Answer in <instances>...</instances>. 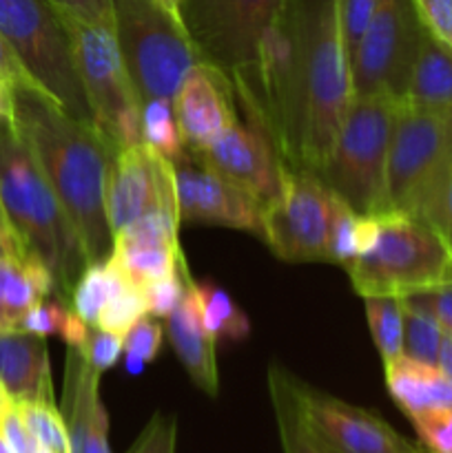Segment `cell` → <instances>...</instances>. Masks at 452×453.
<instances>
[{"label": "cell", "mask_w": 452, "mask_h": 453, "mask_svg": "<svg viewBox=\"0 0 452 453\" xmlns=\"http://www.w3.org/2000/svg\"><path fill=\"white\" fill-rule=\"evenodd\" d=\"M13 131L34 153L80 234L89 264L113 250L106 219V181L118 150L91 122L66 113L44 93L16 88Z\"/></svg>", "instance_id": "1"}, {"label": "cell", "mask_w": 452, "mask_h": 453, "mask_svg": "<svg viewBox=\"0 0 452 453\" xmlns=\"http://www.w3.org/2000/svg\"><path fill=\"white\" fill-rule=\"evenodd\" d=\"M297 60L282 155L317 175L353 104V75L337 0H292Z\"/></svg>", "instance_id": "2"}, {"label": "cell", "mask_w": 452, "mask_h": 453, "mask_svg": "<svg viewBox=\"0 0 452 453\" xmlns=\"http://www.w3.org/2000/svg\"><path fill=\"white\" fill-rule=\"evenodd\" d=\"M0 202L27 252L51 273L56 296L65 299L89 265L80 234L12 127H0Z\"/></svg>", "instance_id": "3"}, {"label": "cell", "mask_w": 452, "mask_h": 453, "mask_svg": "<svg viewBox=\"0 0 452 453\" xmlns=\"http://www.w3.org/2000/svg\"><path fill=\"white\" fill-rule=\"evenodd\" d=\"M403 100L355 97L317 177L359 215L388 211V155Z\"/></svg>", "instance_id": "4"}, {"label": "cell", "mask_w": 452, "mask_h": 453, "mask_svg": "<svg viewBox=\"0 0 452 453\" xmlns=\"http://www.w3.org/2000/svg\"><path fill=\"white\" fill-rule=\"evenodd\" d=\"M346 273L362 299H403L452 281V255L428 221L401 211H384L377 215L372 243Z\"/></svg>", "instance_id": "5"}, {"label": "cell", "mask_w": 452, "mask_h": 453, "mask_svg": "<svg viewBox=\"0 0 452 453\" xmlns=\"http://www.w3.org/2000/svg\"><path fill=\"white\" fill-rule=\"evenodd\" d=\"M75 69L93 122L115 150L142 144V96L120 51L113 22L66 18Z\"/></svg>", "instance_id": "6"}, {"label": "cell", "mask_w": 452, "mask_h": 453, "mask_svg": "<svg viewBox=\"0 0 452 453\" xmlns=\"http://www.w3.org/2000/svg\"><path fill=\"white\" fill-rule=\"evenodd\" d=\"M452 171V109L401 104L388 155V211L424 219Z\"/></svg>", "instance_id": "7"}, {"label": "cell", "mask_w": 452, "mask_h": 453, "mask_svg": "<svg viewBox=\"0 0 452 453\" xmlns=\"http://www.w3.org/2000/svg\"><path fill=\"white\" fill-rule=\"evenodd\" d=\"M0 34L51 100L74 118L96 124L75 69L69 31L49 0H0Z\"/></svg>", "instance_id": "8"}, {"label": "cell", "mask_w": 452, "mask_h": 453, "mask_svg": "<svg viewBox=\"0 0 452 453\" xmlns=\"http://www.w3.org/2000/svg\"><path fill=\"white\" fill-rule=\"evenodd\" d=\"M113 29L142 102L173 100L191 71L202 62L186 31L153 0H111Z\"/></svg>", "instance_id": "9"}, {"label": "cell", "mask_w": 452, "mask_h": 453, "mask_svg": "<svg viewBox=\"0 0 452 453\" xmlns=\"http://www.w3.org/2000/svg\"><path fill=\"white\" fill-rule=\"evenodd\" d=\"M286 0H184L182 22L202 62L229 78L255 69L257 49Z\"/></svg>", "instance_id": "10"}, {"label": "cell", "mask_w": 452, "mask_h": 453, "mask_svg": "<svg viewBox=\"0 0 452 453\" xmlns=\"http://www.w3.org/2000/svg\"><path fill=\"white\" fill-rule=\"evenodd\" d=\"M233 87L238 93L239 118L198 153L264 208L277 197L282 168L288 162L279 153L253 88L242 78H233Z\"/></svg>", "instance_id": "11"}, {"label": "cell", "mask_w": 452, "mask_h": 453, "mask_svg": "<svg viewBox=\"0 0 452 453\" xmlns=\"http://www.w3.org/2000/svg\"><path fill=\"white\" fill-rule=\"evenodd\" d=\"M421 31L424 25L412 0H377L375 13L350 56L353 100L379 93L403 100Z\"/></svg>", "instance_id": "12"}, {"label": "cell", "mask_w": 452, "mask_h": 453, "mask_svg": "<svg viewBox=\"0 0 452 453\" xmlns=\"http://www.w3.org/2000/svg\"><path fill=\"white\" fill-rule=\"evenodd\" d=\"M332 193L315 173L284 164L279 193L261 208L264 243L284 261H328Z\"/></svg>", "instance_id": "13"}, {"label": "cell", "mask_w": 452, "mask_h": 453, "mask_svg": "<svg viewBox=\"0 0 452 453\" xmlns=\"http://www.w3.org/2000/svg\"><path fill=\"white\" fill-rule=\"evenodd\" d=\"M171 164L180 224H217L264 237L260 202L215 171L198 150L186 149Z\"/></svg>", "instance_id": "14"}, {"label": "cell", "mask_w": 452, "mask_h": 453, "mask_svg": "<svg viewBox=\"0 0 452 453\" xmlns=\"http://www.w3.org/2000/svg\"><path fill=\"white\" fill-rule=\"evenodd\" d=\"M149 212L177 215L175 173L171 159L142 142L115 153L106 181V219L115 234Z\"/></svg>", "instance_id": "15"}, {"label": "cell", "mask_w": 452, "mask_h": 453, "mask_svg": "<svg viewBox=\"0 0 452 453\" xmlns=\"http://www.w3.org/2000/svg\"><path fill=\"white\" fill-rule=\"evenodd\" d=\"M297 396L317 441L328 453H417L419 445L394 432L384 418L363 407L297 380Z\"/></svg>", "instance_id": "16"}, {"label": "cell", "mask_w": 452, "mask_h": 453, "mask_svg": "<svg viewBox=\"0 0 452 453\" xmlns=\"http://www.w3.org/2000/svg\"><path fill=\"white\" fill-rule=\"evenodd\" d=\"M177 124L186 149L199 150L211 144L239 118L238 93L224 71L199 62L173 97Z\"/></svg>", "instance_id": "17"}, {"label": "cell", "mask_w": 452, "mask_h": 453, "mask_svg": "<svg viewBox=\"0 0 452 453\" xmlns=\"http://www.w3.org/2000/svg\"><path fill=\"white\" fill-rule=\"evenodd\" d=\"M100 376L82 349L69 348L60 411L69 432L71 453H111L109 416L100 396Z\"/></svg>", "instance_id": "18"}, {"label": "cell", "mask_w": 452, "mask_h": 453, "mask_svg": "<svg viewBox=\"0 0 452 453\" xmlns=\"http://www.w3.org/2000/svg\"><path fill=\"white\" fill-rule=\"evenodd\" d=\"M168 341L180 358L195 388L202 389L207 396L215 398L220 392V374H217V341L207 332L202 323L198 283L191 279L186 296L177 305L175 312L167 319L164 326Z\"/></svg>", "instance_id": "19"}, {"label": "cell", "mask_w": 452, "mask_h": 453, "mask_svg": "<svg viewBox=\"0 0 452 453\" xmlns=\"http://www.w3.org/2000/svg\"><path fill=\"white\" fill-rule=\"evenodd\" d=\"M0 383L13 403H56L43 336L22 330L0 332Z\"/></svg>", "instance_id": "20"}, {"label": "cell", "mask_w": 452, "mask_h": 453, "mask_svg": "<svg viewBox=\"0 0 452 453\" xmlns=\"http://www.w3.org/2000/svg\"><path fill=\"white\" fill-rule=\"evenodd\" d=\"M384 376L388 394L408 418L433 410H452V380L439 365L401 354L384 363Z\"/></svg>", "instance_id": "21"}, {"label": "cell", "mask_w": 452, "mask_h": 453, "mask_svg": "<svg viewBox=\"0 0 452 453\" xmlns=\"http://www.w3.org/2000/svg\"><path fill=\"white\" fill-rule=\"evenodd\" d=\"M49 296H56V283L35 257L0 259V332L20 330L25 314Z\"/></svg>", "instance_id": "22"}, {"label": "cell", "mask_w": 452, "mask_h": 453, "mask_svg": "<svg viewBox=\"0 0 452 453\" xmlns=\"http://www.w3.org/2000/svg\"><path fill=\"white\" fill-rule=\"evenodd\" d=\"M403 104L452 109V51L430 31H421Z\"/></svg>", "instance_id": "23"}, {"label": "cell", "mask_w": 452, "mask_h": 453, "mask_svg": "<svg viewBox=\"0 0 452 453\" xmlns=\"http://www.w3.org/2000/svg\"><path fill=\"white\" fill-rule=\"evenodd\" d=\"M269 394L282 453H328L326 447L317 441L310 425L306 423L304 410L297 396L295 376L282 365H270Z\"/></svg>", "instance_id": "24"}, {"label": "cell", "mask_w": 452, "mask_h": 453, "mask_svg": "<svg viewBox=\"0 0 452 453\" xmlns=\"http://www.w3.org/2000/svg\"><path fill=\"white\" fill-rule=\"evenodd\" d=\"M109 259L133 286L142 288V290L149 283L177 273L186 265L180 246L137 242V239L127 237H113V250H111Z\"/></svg>", "instance_id": "25"}, {"label": "cell", "mask_w": 452, "mask_h": 453, "mask_svg": "<svg viewBox=\"0 0 452 453\" xmlns=\"http://www.w3.org/2000/svg\"><path fill=\"white\" fill-rule=\"evenodd\" d=\"M20 330L43 336V339L58 336L66 348L82 349L89 339V332H91V326L84 319H80L78 312L65 299L49 296V299L40 301L38 305H34L25 314Z\"/></svg>", "instance_id": "26"}, {"label": "cell", "mask_w": 452, "mask_h": 453, "mask_svg": "<svg viewBox=\"0 0 452 453\" xmlns=\"http://www.w3.org/2000/svg\"><path fill=\"white\" fill-rule=\"evenodd\" d=\"M127 281L129 279L115 268V264L111 259L89 264L84 268V273L80 274L78 281H75L74 290H71V308L89 326L96 327V321L102 314V310H105V305L109 303L111 296Z\"/></svg>", "instance_id": "27"}, {"label": "cell", "mask_w": 452, "mask_h": 453, "mask_svg": "<svg viewBox=\"0 0 452 453\" xmlns=\"http://www.w3.org/2000/svg\"><path fill=\"white\" fill-rule=\"evenodd\" d=\"M199 308H202V323L208 334L215 341H239L251 336V321L246 312L233 301V296L213 281L198 283Z\"/></svg>", "instance_id": "28"}, {"label": "cell", "mask_w": 452, "mask_h": 453, "mask_svg": "<svg viewBox=\"0 0 452 453\" xmlns=\"http://www.w3.org/2000/svg\"><path fill=\"white\" fill-rule=\"evenodd\" d=\"M366 321L381 363L403 354V301L397 296H368Z\"/></svg>", "instance_id": "29"}, {"label": "cell", "mask_w": 452, "mask_h": 453, "mask_svg": "<svg viewBox=\"0 0 452 453\" xmlns=\"http://www.w3.org/2000/svg\"><path fill=\"white\" fill-rule=\"evenodd\" d=\"M142 140L149 149L167 159H175L186 150L180 124H177L173 100L151 97L142 104Z\"/></svg>", "instance_id": "30"}, {"label": "cell", "mask_w": 452, "mask_h": 453, "mask_svg": "<svg viewBox=\"0 0 452 453\" xmlns=\"http://www.w3.org/2000/svg\"><path fill=\"white\" fill-rule=\"evenodd\" d=\"M441 339V323L428 310L403 301V354L415 361L437 365Z\"/></svg>", "instance_id": "31"}, {"label": "cell", "mask_w": 452, "mask_h": 453, "mask_svg": "<svg viewBox=\"0 0 452 453\" xmlns=\"http://www.w3.org/2000/svg\"><path fill=\"white\" fill-rule=\"evenodd\" d=\"M38 447L51 453H71L69 432L56 403H16Z\"/></svg>", "instance_id": "32"}, {"label": "cell", "mask_w": 452, "mask_h": 453, "mask_svg": "<svg viewBox=\"0 0 452 453\" xmlns=\"http://www.w3.org/2000/svg\"><path fill=\"white\" fill-rule=\"evenodd\" d=\"M146 314H149V308H146L144 290L127 281L105 305L102 314L97 317L96 327L124 339V334Z\"/></svg>", "instance_id": "33"}, {"label": "cell", "mask_w": 452, "mask_h": 453, "mask_svg": "<svg viewBox=\"0 0 452 453\" xmlns=\"http://www.w3.org/2000/svg\"><path fill=\"white\" fill-rule=\"evenodd\" d=\"M191 283V273L189 268H182L177 273L167 274V277L158 279V281L149 283L144 288L146 296V308L149 314L155 319H168L177 310V305L182 303V299L186 296Z\"/></svg>", "instance_id": "34"}, {"label": "cell", "mask_w": 452, "mask_h": 453, "mask_svg": "<svg viewBox=\"0 0 452 453\" xmlns=\"http://www.w3.org/2000/svg\"><path fill=\"white\" fill-rule=\"evenodd\" d=\"M421 447L430 453H452V410H433L410 418Z\"/></svg>", "instance_id": "35"}, {"label": "cell", "mask_w": 452, "mask_h": 453, "mask_svg": "<svg viewBox=\"0 0 452 453\" xmlns=\"http://www.w3.org/2000/svg\"><path fill=\"white\" fill-rule=\"evenodd\" d=\"M177 447V420L167 414H153L131 449L127 453H175Z\"/></svg>", "instance_id": "36"}, {"label": "cell", "mask_w": 452, "mask_h": 453, "mask_svg": "<svg viewBox=\"0 0 452 453\" xmlns=\"http://www.w3.org/2000/svg\"><path fill=\"white\" fill-rule=\"evenodd\" d=\"M375 7L377 0H337V16H339V29L348 60L362 40L363 31L375 13Z\"/></svg>", "instance_id": "37"}, {"label": "cell", "mask_w": 452, "mask_h": 453, "mask_svg": "<svg viewBox=\"0 0 452 453\" xmlns=\"http://www.w3.org/2000/svg\"><path fill=\"white\" fill-rule=\"evenodd\" d=\"M164 326L155 321V317L146 314L131 330L124 334V352L137 354L146 363H153L162 354Z\"/></svg>", "instance_id": "38"}, {"label": "cell", "mask_w": 452, "mask_h": 453, "mask_svg": "<svg viewBox=\"0 0 452 453\" xmlns=\"http://www.w3.org/2000/svg\"><path fill=\"white\" fill-rule=\"evenodd\" d=\"M82 352L87 361L93 365V370L105 374V372L113 370L118 365L120 357L124 354V339L118 334H111V332L100 330V327H91Z\"/></svg>", "instance_id": "39"}, {"label": "cell", "mask_w": 452, "mask_h": 453, "mask_svg": "<svg viewBox=\"0 0 452 453\" xmlns=\"http://www.w3.org/2000/svg\"><path fill=\"white\" fill-rule=\"evenodd\" d=\"M425 31L452 51V0H412Z\"/></svg>", "instance_id": "40"}, {"label": "cell", "mask_w": 452, "mask_h": 453, "mask_svg": "<svg viewBox=\"0 0 452 453\" xmlns=\"http://www.w3.org/2000/svg\"><path fill=\"white\" fill-rule=\"evenodd\" d=\"M403 301L428 310L441 323L443 330H452V281L428 288V290L415 292L410 296H403Z\"/></svg>", "instance_id": "41"}, {"label": "cell", "mask_w": 452, "mask_h": 453, "mask_svg": "<svg viewBox=\"0 0 452 453\" xmlns=\"http://www.w3.org/2000/svg\"><path fill=\"white\" fill-rule=\"evenodd\" d=\"M0 434H3L13 453H35V449H38V442L34 441L31 432L27 429L16 403H12L0 414Z\"/></svg>", "instance_id": "42"}, {"label": "cell", "mask_w": 452, "mask_h": 453, "mask_svg": "<svg viewBox=\"0 0 452 453\" xmlns=\"http://www.w3.org/2000/svg\"><path fill=\"white\" fill-rule=\"evenodd\" d=\"M0 80H4L13 91H16V88H27V91L44 93L43 88L38 87V82L31 78L29 71L25 69V65H22L20 58L16 56V51H13L12 44L4 40L3 34H0ZM44 96H47V93H44Z\"/></svg>", "instance_id": "43"}, {"label": "cell", "mask_w": 452, "mask_h": 453, "mask_svg": "<svg viewBox=\"0 0 452 453\" xmlns=\"http://www.w3.org/2000/svg\"><path fill=\"white\" fill-rule=\"evenodd\" d=\"M424 221H428L441 239L446 242L448 250L452 255V171L448 175L446 184L441 186L439 195L434 197L433 206L428 208V212L424 215Z\"/></svg>", "instance_id": "44"}, {"label": "cell", "mask_w": 452, "mask_h": 453, "mask_svg": "<svg viewBox=\"0 0 452 453\" xmlns=\"http://www.w3.org/2000/svg\"><path fill=\"white\" fill-rule=\"evenodd\" d=\"M60 16L84 22H113L111 0H49Z\"/></svg>", "instance_id": "45"}, {"label": "cell", "mask_w": 452, "mask_h": 453, "mask_svg": "<svg viewBox=\"0 0 452 453\" xmlns=\"http://www.w3.org/2000/svg\"><path fill=\"white\" fill-rule=\"evenodd\" d=\"M29 255L22 243V239L18 237L16 228L9 221L7 211H4L3 202H0V259H7V257H25Z\"/></svg>", "instance_id": "46"}, {"label": "cell", "mask_w": 452, "mask_h": 453, "mask_svg": "<svg viewBox=\"0 0 452 453\" xmlns=\"http://www.w3.org/2000/svg\"><path fill=\"white\" fill-rule=\"evenodd\" d=\"M16 119V96L4 80H0V127H13Z\"/></svg>", "instance_id": "47"}, {"label": "cell", "mask_w": 452, "mask_h": 453, "mask_svg": "<svg viewBox=\"0 0 452 453\" xmlns=\"http://www.w3.org/2000/svg\"><path fill=\"white\" fill-rule=\"evenodd\" d=\"M439 370L452 380V330H443L441 348H439Z\"/></svg>", "instance_id": "48"}, {"label": "cell", "mask_w": 452, "mask_h": 453, "mask_svg": "<svg viewBox=\"0 0 452 453\" xmlns=\"http://www.w3.org/2000/svg\"><path fill=\"white\" fill-rule=\"evenodd\" d=\"M153 3L158 4L175 25H180L182 29H184V22H182V4H184V0H153Z\"/></svg>", "instance_id": "49"}, {"label": "cell", "mask_w": 452, "mask_h": 453, "mask_svg": "<svg viewBox=\"0 0 452 453\" xmlns=\"http://www.w3.org/2000/svg\"><path fill=\"white\" fill-rule=\"evenodd\" d=\"M122 357H124V367H127L129 374L137 376V374H142V372H144V365H146L144 358L137 357V354H131V352H124Z\"/></svg>", "instance_id": "50"}, {"label": "cell", "mask_w": 452, "mask_h": 453, "mask_svg": "<svg viewBox=\"0 0 452 453\" xmlns=\"http://www.w3.org/2000/svg\"><path fill=\"white\" fill-rule=\"evenodd\" d=\"M12 398H9V394H7V389L3 388V383H0V414H3L4 410H7L9 405H12Z\"/></svg>", "instance_id": "51"}, {"label": "cell", "mask_w": 452, "mask_h": 453, "mask_svg": "<svg viewBox=\"0 0 452 453\" xmlns=\"http://www.w3.org/2000/svg\"><path fill=\"white\" fill-rule=\"evenodd\" d=\"M0 453H13V451H12V447L7 445V441H4L3 434H0Z\"/></svg>", "instance_id": "52"}, {"label": "cell", "mask_w": 452, "mask_h": 453, "mask_svg": "<svg viewBox=\"0 0 452 453\" xmlns=\"http://www.w3.org/2000/svg\"><path fill=\"white\" fill-rule=\"evenodd\" d=\"M35 453H51V451H47V449H43V447H38V449H35Z\"/></svg>", "instance_id": "53"}, {"label": "cell", "mask_w": 452, "mask_h": 453, "mask_svg": "<svg viewBox=\"0 0 452 453\" xmlns=\"http://www.w3.org/2000/svg\"><path fill=\"white\" fill-rule=\"evenodd\" d=\"M417 453H430V451H428V449H424V447L419 445V449H417Z\"/></svg>", "instance_id": "54"}]
</instances>
